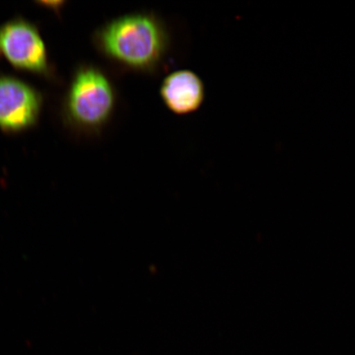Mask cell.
<instances>
[{"mask_svg": "<svg viewBox=\"0 0 355 355\" xmlns=\"http://www.w3.org/2000/svg\"><path fill=\"white\" fill-rule=\"evenodd\" d=\"M0 56L29 72L48 69L46 46L37 30L25 21L15 20L0 26Z\"/></svg>", "mask_w": 355, "mask_h": 355, "instance_id": "cell-3", "label": "cell"}, {"mask_svg": "<svg viewBox=\"0 0 355 355\" xmlns=\"http://www.w3.org/2000/svg\"><path fill=\"white\" fill-rule=\"evenodd\" d=\"M67 104L74 122L82 126L98 127L105 122L112 110V89L98 70L84 69L73 80Z\"/></svg>", "mask_w": 355, "mask_h": 355, "instance_id": "cell-2", "label": "cell"}, {"mask_svg": "<svg viewBox=\"0 0 355 355\" xmlns=\"http://www.w3.org/2000/svg\"><path fill=\"white\" fill-rule=\"evenodd\" d=\"M162 95L166 105L177 114H187L196 110L203 98L200 79L190 71H179L164 81Z\"/></svg>", "mask_w": 355, "mask_h": 355, "instance_id": "cell-5", "label": "cell"}, {"mask_svg": "<svg viewBox=\"0 0 355 355\" xmlns=\"http://www.w3.org/2000/svg\"><path fill=\"white\" fill-rule=\"evenodd\" d=\"M104 51L121 63L146 69L159 60L165 49V34L152 17L135 15L111 21L101 31Z\"/></svg>", "mask_w": 355, "mask_h": 355, "instance_id": "cell-1", "label": "cell"}, {"mask_svg": "<svg viewBox=\"0 0 355 355\" xmlns=\"http://www.w3.org/2000/svg\"><path fill=\"white\" fill-rule=\"evenodd\" d=\"M42 98L28 84L16 78L0 77V128L16 132L37 121Z\"/></svg>", "mask_w": 355, "mask_h": 355, "instance_id": "cell-4", "label": "cell"}]
</instances>
